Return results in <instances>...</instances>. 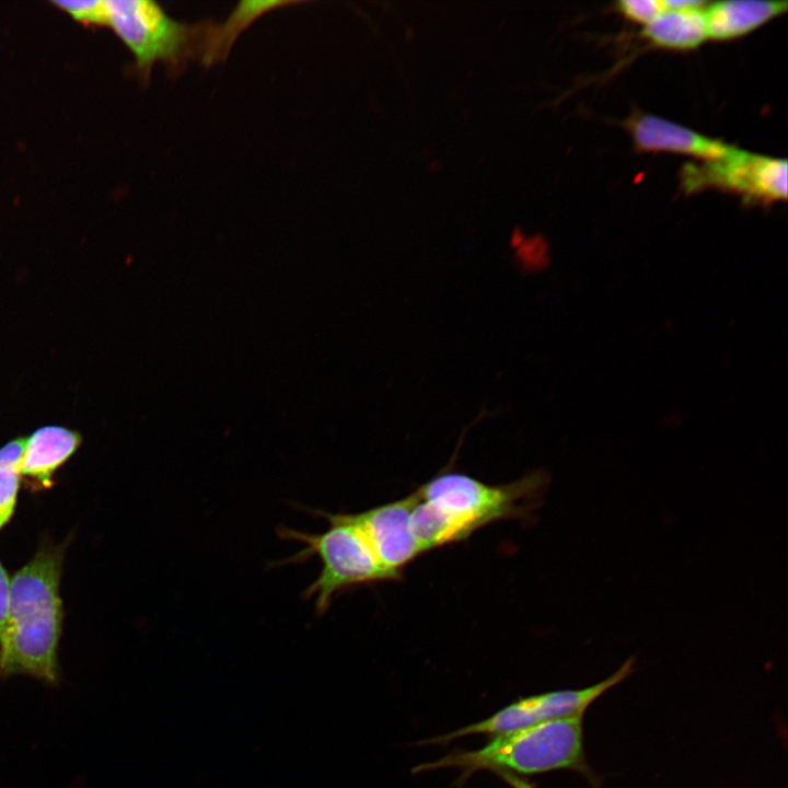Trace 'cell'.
Wrapping results in <instances>:
<instances>
[{
  "mask_svg": "<svg viewBox=\"0 0 788 788\" xmlns=\"http://www.w3.org/2000/svg\"><path fill=\"white\" fill-rule=\"evenodd\" d=\"M66 546L43 543L10 579L8 615L0 635V681L28 676L48 687L61 683L60 580Z\"/></svg>",
  "mask_w": 788,
  "mask_h": 788,
  "instance_id": "6da1fadb",
  "label": "cell"
},
{
  "mask_svg": "<svg viewBox=\"0 0 788 788\" xmlns=\"http://www.w3.org/2000/svg\"><path fill=\"white\" fill-rule=\"evenodd\" d=\"M548 482L536 471L503 485L440 472L416 489L412 523L424 553L466 540L496 521L526 515Z\"/></svg>",
  "mask_w": 788,
  "mask_h": 788,
  "instance_id": "7a4b0ae2",
  "label": "cell"
},
{
  "mask_svg": "<svg viewBox=\"0 0 788 788\" xmlns=\"http://www.w3.org/2000/svg\"><path fill=\"white\" fill-rule=\"evenodd\" d=\"M583 716L578 714L495 735L475 751H453L413 768V773L454 767L463 785L478 770L543 774L559 769L579 772L594 781L583 749Z\"/></svg>",
  "mask_w": 788,
  "mask_h": 788,
  "instance_id": "3957f363",
  "label": "cell"
},
{
  "mask_svg": "<svg viewBox=\"0 0 788 788\" xmlns=\"http://www.w3.org/2000/svg\"><path fill=\"white\" fill-rule=\"evenodd\" d=\"M329 525L322 533H306L281 528L279 535L304 545L287 563L306 560L313 556L321 561L317 578L305 589L304 596L313 599L316 611L325 613L333 598L349 588L394 580L381 566L359 528L347 513L321 512Z\"/></svg>",
  "mask_w": 788,
  "mask_h": 788,
  "instance_id": "277c9868",
  "label": "cell"
},
{
  "mask_svg": "<svg viewBox=\"0 0 788 788\" xmlns=\"http://www.w3.org/2000/svg\"><path fill=\"white\" fill-rule=\"evenodd\" d=\"M108 26L127 46L137 70L148 78L154 63L176 66L196 51L208 27L193 26L170 16L150 0H105Z\"/></svg>",
  "mask_w": 788,
  "mask_h": 788,
  "instance_id": "5b68a950",
  "label": "cell"
},
{
  "mask_svg": "<svg viewBox=\"0 0 788 788\" xmlns=\"http://www.w3.org/2000/svg\"><path fill=\"white\" fill-rule=\"evenodd\" d=\"M634 663L635 657H630L617 671L599 683L579 690H559L520 698L484 720L419 743L444 744L473 734L498 735L545 721L584 714L599 697L633 673Z\"/></svg>",
  "mask_w": 788,
  "mask_h": 788,
  "instance_id": "8992f818",
  "label": "cell"
},
{
  "mask_svg": "<svg viewBox=\"0 0 788 788\" xmlns=\"http://www.w3.org/2000/svg\"><path fill=\"white\" fill-rule=\"evenodd\" d=\"M681 183L687 194L718 188L742 195L752 202L786 200L787 161L733 147L720 159L685 164Z\"/></svg>",
  "mask_w": 788,
  "mask_h": 788,
  "instance_id": "52a82bcc",
  "label": "cell"
},
{
  "mask_svg": "<svg viewBox=\"0 0 788 788\" xmlns=\"http://www.w3.org/2000/svg\"><path fill=\"white\" fill-rule=\"evenodd\" d=\"M414 503L412 493L359 513H347L394 580L402 577V570L408 564L424 554L412 523Z\"/></svg>",
  "mask_w": 788,
  "mask_h": 788,
  "instance_id": "ba28073f",
  "label": "cell"
},
{
  "mask_svg": "<svg viewBox=\"0 0 788 788\" xmlns=\"http://www.w3.org/2000/svg\"><path fill=\"white\" fill-rule=\"evenodd\" d=\"M639 150L684 153L708 160L720 159L733 147L692 129L649 114H635L627 121Z\"/></svg>",
  "mask_w": 788,
  "mask_h": 788,
  "instance_id": "9c48e42d",
  "label": "cell"
},
{
  "mask_svg": "<svg viewBox=\"0 0 788 788\" xmlns=\"http://www.w3.org/2000/svg\"><path fill=\"white\" fill-rule=\"evenodd\" d=\"M81 443L79 432L45 426L26 438L20 464L21 479L34 493L50 489L56 472L76 453Z\"/></svg>",
  "mask_w": 788,
  "mask_h": 788,
  "instance_id": "30bf717a",
  "label": "cell"
},
{
  "mask_svg": "<svg viewBox=\"0 0 788 788\" xmlns=\"http://www.w3.org/2000/svg\"><path fill=\"white\" fill-rule=\"evenodd\" d=\"M786 1L731 0L708 3L704 10L707 37L742 36L787 10Z\"/></svg>",
  "mask_w": 788,
  "mask_h": 788,
  "instance_id": "8fae6325",
  "label": "cell"
},
{
  "mask_svg": "<svg viewBox=\"0 0 788 788\" xmlns=\"http://www.w3.org/2000/svg\"><path fill=\"white\" fill-rule=\"evenodd\" d=\"M705 10V9H704ZM704 10H667L646 25L644 36L653 45L686 50L707 37Z\"/></svg>",
  "mask_w": 788,
  "mask_h": 788,
  "instance_id": "7c38bea8",
  "label": "cell"
},
{
  "mask_svg": "<svg viewBox=\"0 0 788 788\" xmlns=\"http://www.w3.org/2000/svg\"><path fill=\"white\" fill-rule=\"evenodd\" d=\"M25 444L26 438H16L0 449V531L10 522L16 507Z\"/></svg>",
  "mask_w": 788,
  "mask_h": 788,
  "instance_id": "4fadbf2b",
  "label": "cell"
},
{
  "mask_svg": "<svg viewBox=\"0 0 788 788\" xmlns=\"http://www.w3.org/2000/svg\"><path fill=\"white\" fill-rule=\"evenodd\" d=\"M51 3L78 22L105 26V0H58Z\"/></svg>",
  "mask_w": 788,
  "mask_h": 788,
  "instance_id": "5bb4252c",
  "label": "cell"
},
{
  "mask_svg": "<svg viewBox=\"0 0 788 788\" xmlns=\"http://www.w3.org/2000/svg\"><path fill=\"white\" fill-rule=\"evenodd\" d=\"M616 5L628 20L647 25L663 11L662 2L657 0H621Z\"/></svg>",
  "mask_w": 788,
  "mask_h": 788,
  "instance_id": "9a60e30c",
  "label": "cell"
},
{
  "mask_svg": "<svg viewBox=\"0 0 788 788\" xmlns=\"http://www.w3.org/2000/svg\"><path fill=\"white\" fill-rule=\"evenodd\" d=\"M9 591H10V578L0 560V635L2 634L7 615H8V603H9Z\"/></svg>",
  "mask_w": 788,
  "mask_h": 788,
  "instance_id": "2e32d148",
  "label": "cell"
},
{
  "mask_svg": "<svg viewBox=\"0 0 788 788\" xmlns=\"http://www.w3.org/2000/svg\"><path fill=\"white\" fill-rule=\"evenodd\" d=\"M661 2L663 10H704L708 5V2L703 0H665Z\"/></svg>",
  "mask_w": 788,
  "mask_h": 788,
  "instance_id": "e0dca14e",
  "label": "cell"
},
{
  "mask_svg": "<svg viewBox=\"0 0 788 788\" xmlns=\"http://www.w3.org/2000/svg\"><path fill=\"white\" fill-rule=\"evenodd\" d=\"M496 774L511 788H536L533 784L515 774L508 772H498Z\"/></svg>",
  "mask_w": 788,
  "mask_h": 788,
  "instance_id": "ac0fdd59",
  "label": "cell"
}]
</instances>
